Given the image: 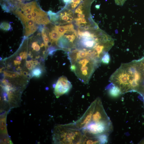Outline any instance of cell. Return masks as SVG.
Instances as JSON below:
<instances>
[{
	"label": "cell",
	"mask_w": 144,
	"mask_h": 144,
	"mask_svg": "<svg viewBox=\"0 0 144 144\" xmlns=\"http://www.w3.org/2000/svg\"><path fill=\"white\" fill-rule=\"evenodd\" d=\"M42 74V70L39 67L34 68L32 71V74L33 76L36 77H39L41 76Z\"/></svg>",
	"instance_id": "9"
},
{
	"label": "cell",
	"mask_w": 144,
	"mask_h": 144,
	"mask_svg": "<svg viewBox=\"0 0 144 144\" xmlns=\"http://www.w3.org/2000/svg\"><path fill=\"white\" fill-rule=\"evenodd\" d=\"M80 2L81 0H72L70 3L71 4V9L72 10L75 9L80 3Z\"/></svg>",
	"instance_id": "12"
},
{
	"label": "cell",
	"mask_w": 144,
	"mask_h": 144,
	"mask_svg": "<svg viewBox=\"0 0 144 144\" xmlns=\"http://www.w3.org/2000/svg\"><path fill=\"white\" fill-rule=\"evenodd\" d=\"M33 62L31 61H27L26 62V67L29 70L32 69L33 65Z\"/></svg>",
	"instance_id": "13"
},
{
	"label": "cell",
	"mask_w": 144,
	"mask_h": 144,
	"mask_svg": "<svg viewBox=\"0 0 144 144\" xmlns=\"http://www.w3.org/2000/svg\"><path fill=\"white\" fill-rule=\"evenodd\" d=\"M27 57V53L26 52H24L23 53V55L22 58L23 59H26Z\"/></svg>",
	"instance_id": "16"
},
{
	"label": "cell",
	"mask_w": 144,
	"mask_h": 144,
	"mask_svg": "<svg viewBox=\"0 0 144 144\" xmlns=\"http://www.w3.org/2000/svg\"><path fill=\"white\" fill-rule=\"evenodd\" d=\"M110 60V57L108 52L104 55L102 60V62L103 64H109Z\"/></svg>",
	"instance_id": "10"
},
{
	"label": "cell",
	"mask_w": 144,
	"mask_h": 144,
	"mask_svg": "<svg viewBox=\"0 0 144 144\" xmlns=\"http://www.w3.org/2000/svg\"><path fill=\"white\" fill-rule=\"evenodd\" d=\"M72 0H63L64 2L66 4H69L71 2Z\"/></svg>",
	"instance_id": "17"
},
{
	"label": "cell",
	"mask_w": 144,
	"mask_h": 144,
	"mask_svg": "<svg viewBox=\"0 0 144 144\" xmlns=\"http://www.w3.org/2000/svg\"><path fill=\"white\" fill-rule=\"evenodd\" d=\"M18 75L16 73H13L11 74V78H15L17 77Z\"/></svg>",
	"instance_id": "18"
},
{
	"label": "cell",
	"mask_w": 144,
	"mask_h": 144,
	"mask_svg": "<svg viewBox=\"0 0 144 144\" xmlns=\"http://www.w3.org/2000/svg\"><path fill=\"white\" fill-rule=\"evenodd\" d=\"M72 85L66 77H60L55 85L54 93L57 98L67 93L72 88Z\"/></svg>",
	"instance_id": "4"
},
{
	"label": "cell",
	"mask_w": 144,
	"mask_h": 144,
	"mask_svg": "<svg viewBox=\"0 0 144 144\" xmlns=\"http://www.w3.org/2000/svg\"><path fill=\"white\" fill-rule=\"evenodd\" d=\"M49 37L50 42L52 43L56 42L61 37V36L58 32L53 27L52 30L49 33Z\"/></svg>",
	"instance_id": "8"
},
{
	"label": "cell",
	"mask_w": 144,
	"mask_h": 144,
	"mask_svg": "<svg viewBox=\"0 0 144 144\" xmlns=\"http://www.w3.org/2000/svg\"><path fill=\"white\" fill-rule=\"evenodd\" d=\"M14 64L16 65H20L21 64V62H18V61H17L16 60H14Z\"/></svg>",
	"instance_id": "21"
},
{
	"label": "cell",
	"mask_w": 144,
	"mask_h": 144,
	"mask_svg": "<svg viewBox=\"0 0 144 144\" xmlns=\"http://www.w3.org/2000/svg\"><path fill=\"white\" fill-rule=\"evenodd\" d=\"M62 12L59 15L57 14L58 17V20L60 19V24H64L70 23L71 22L73 19V13L71 10H68Z\"/></svg>",
	"instance_id": "5"
},
{
	"label": "cell",
	"mask_w": 144,
	"mask_h": 144,
	"mask_svg": "<svg viewBox=\"0 0 144 144\" xmlns=\"http://www.w3.org/2000/svg\"><path fill=\"white\" fill-rule=\"evenodd\" d=\"M71 63V70L79 80L85 84L88 83L93 73L99 66L94 60L88 57Z\"/></svg>",
	"instance_id": "3"
},
{
	"label": "cell",
	"mask_w": 144,
	"mask_h": 144,
	"mask_svg": "<svg viewBox=\"0 0 144 144\" xmlns=\"http://www.w3.org/2000/svg\"><path fill=\"white\" fill-rule=\"evenodd\" d=\"M1 139V144H13L9 136L2 137Z\"/></svg>",
	"instance_id": "11"
},
{
	"label": "cell",
	"mask_w": 144,
	"mask_h": 144,
	"mask_svg": "<svg viewBox=\"0 0 144 144\" xmlns=\"http://www.w3.org/2000/svg\"><path fill=\"white\" fill-rule=\"evenodd\" d=\"M126 0H115V2L119 4H123Z\"/></svg>",
	"instance_id": "14"
},
{
	"label": "cell",
	"mask_w": 144,
	"mask_h": 144,
	"mask_svg": "<svg viewBox=\"0 0 144 144\" xmlns=\"http://www.w3.org/2000/svg\"><path fill=\"white\" fill-rule=\"evenodd\" d=\"M33 48L34 50L37 51H39L40 49V46L37 44L35 45Z\"/></svg>",
	"instance_id": "15"
},
{
	"label": "cell",
	"mask_w": 144,
	"mask_h": 144,
	"mask_svg": "<svg viewBox=\"0 0 144 144\" xmlns=\"http://www.w3.org/2000/svg\"><path fill=\"white\" fill-rule=\"evenodd\" d=\"M17 0L19 1H21V0Z\"/></svg>",
	"instance_id": "23"
},
{
	"label": "cell",
	"mask_w": 144,
	"mask_h": 144,
	"mask_svg": "<svg viewBox=\"0 0 144 144\" xmlns=\"http://www.w3.org/2000/svg\"><path fill=\"white\" fill-rule=\"evenodd\" d=\"M112 84V86L108 87V92L109 95L113 98H116L122 94L120 89L117 86Z\"/></svg>",
	"instance_id": "7"
},
{
	"label": "cell",
	"mask_w": 144,
	"mask_h": 144,
	"mask_svg": "<svg viewBox=\"0 0 144 144\" xmlns=\"http://www.w3.org/2000/svg\"><path fill=\"white\" fill-rule=\"evenodd\" d=\"M37 44V42H34L33 43H32V48H33Z\"/></svg>",
	"instance_id": "22"
},
{
	"label": "cell",
	"mask_w": 144,
	"mask_h": 144,
	"mask_svg": "<svg viewBox=\"0 0 144 144\" xmlns=\"http://www.w3.org/2000/svg\"><path fill=\"white\" fill-rule=\"evenodd\" d=\"M0 117V134L1 137L8 136L6 125V117L8 112L6 111L2 112ZM1 112V113H2Z\"/></svg>",
	"instance_id": "6"
},
{
	"label": "cell",
	"mask_w": 144,
	"mask_h": 144,
	"mask_svg": "<svg viewBox=\"0 0 144 144\" xmlns=\"http://www.w3.org/2000/svg\"><path fill=\"white\" fill-rule=\"evenodd\" d=\"M4 74L5 76L11 77V74H10L7 73L6 72H4Z\"/></svg>",
	"instance_id": "19"
},
{
	"label": "cell",
	"mask_w": 144,
	"mask_h": 144,
	"mask_svg": "<svg viewBox=\"0 0 144 144\" xmlns=\"http://www.w3.org/2000/svg\"><path fill=\"white\" fill-rule=\"evenodd\" d=\"M52 139L55 144H81L84 143V136L70 124L58 125L54 129Z\"/></svg>",
	"instance_id": "2"
},
{
	"label": "cell",
	"mask_w": 144,
	"mask_h": 144,
	"mask_svg": "<svg viewBox=\"0 0 144 144\" xmlns=\"http://www.w3.org/2000/svg\"><path fill=\"white\" fill-rule=\"evenodd\" d=\"M138 60H134L120 66L111 75L109 81L119 88L122 94L138 92L143 80Z\"/></svg>",
	"instance_id": "1"
},
{
	"label": "cell",
	"mask_w": 144,
	"mask_h": 144,
	"mask_svg": "<svg viewBox=\"0 0 144 144\" xmlns=\"http://www.w3.org/2000/svg\"><path fill=\"white\" fill-rule=\"evenodd\" d=\"M22 58L21 57L18 56L16 58V60L18 61V62H21L22 60Z\"/></svg>",
	"instance_id": "20"
}]
</instances>
